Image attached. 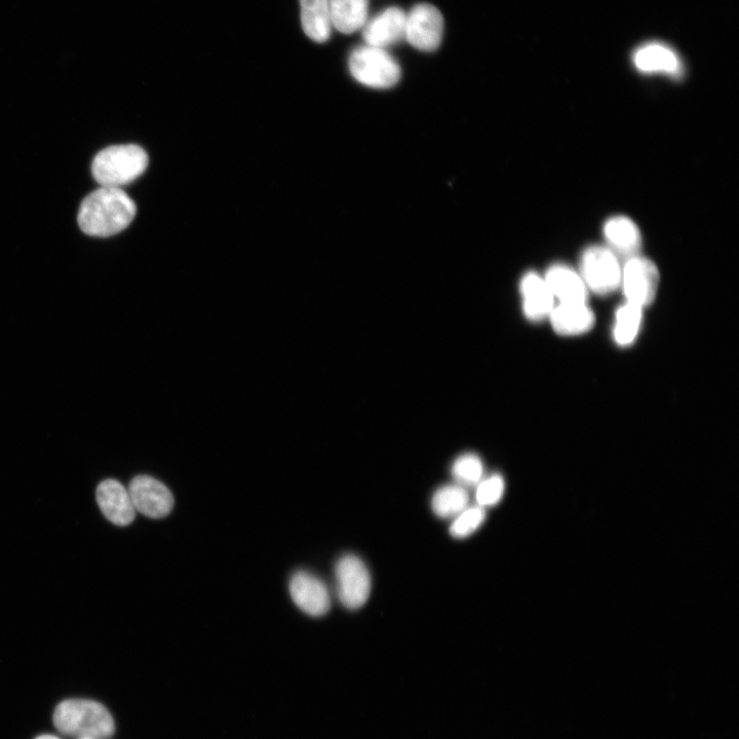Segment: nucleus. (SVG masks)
Listing matches in <instances>:
<instances>
[{
  "label": "nucleus",
  "instance_id": "obj_10",
  "mask_svg": "<svg viewBox=\"0 0 739 739\" xmlns=\"http://www.w3.org/2000/svg\"><path fill=\"white\" fill-rule=\"evenodd\" d=\"M296 606L310 616H323L331 608V598L325 583L306 571L296 572L289 585Z\"/></svg>",
  "mask_w": 739,
  "mask_h": 739
},
{
  "label": "nucleus",
  "instance_id": "obj_11",
  "mask_svg": "<svg viewBox=\"0 0 739 739\" xmlns=\"http://www.w3.org/2000/svg\"><path fill=\"white\" fill-rule=\"evenodd\" d=\"M99 508L105 518L116 526H128L136 517V510L128 489L119 481L107 479L96 491Z\"/></svg>",
  "mask_w": 739,
  "mask_h": 739
},
{
  "label": "nucleus",
  "instance_id": "obj_13",
  "mask_svg": "<svg viewBox=\"0 0 739 739\" xmlns=\"http://www.w3.org/2000/svg\"><path fill=\"white\" fill-rule=\"evenodd\" d=\"M523 298V313L533 322L550 318L555 307V298L543 277L528 272L520 284Z\"/></svg>",
  "mask_w": 739,
  "mask_h": 739
},
{
  "label": "nucleus",
  "instance_id": "obj_21",
  "mask_svg": "<svg viewBox=\"0 0 739 739\" xmlns=\"http://www.w3.org/2000/svg\"><path fill=\"white\" fill-rule=\"evenodd\" d=\"M470 496L460 485H449L439 489L432 501L435 514L440 518H453L468 508Z\"/></svg>",
  "mask_w": 739,
  "mask_h": 739
},
{
  "label": "nucleus",
  "instance_id": "obj_6",
  "mask_svg": "<svg viewBox=\"0 0 739 739\" xmlns=\"http://www.w3.org/2000/svg\"><path fill=\"white\" fill-rule=\"evenodd\" d=\"M659 270L650 259L636 255L622 265L620 288L626 302L645 308L651 305L659 287Z\"/></svg>",
  "mask_w": 739,
  "mask_h": 739
},
{
  "label": "nucleus",
  "instance_id": "obj_12",
  "mask_svg": "<svg viewBox=\"0 0 739 739\" xmlns=\"http://www.w3.org/2000/svg\"><path fill=\"white\" fill-rule=\"evenodd\" d=\"M407 15L393 7L383 11L364 25L363 37L367 46L384 49L405 37Z\"/></svg>",
  "mask_w": 739,
  "mask_h": 739
},
{
  "label": "nucleus",
  "instance_id": "obj_2",
  "mask_svg": "<svg viewBox=\"0 0 739 739\" xmlns=\"http://www.w3.org/2000/svg\"><path fill=\"white\" fill-rule=\"evenodd\" d=\"M53 721L61 733L80 739H108L115 731L109 711L88 699L64 700L56 708Z\"/></svg>",
  "mask_w": 739,
  "mask_h": 739
},
{
  "label": "nucleus",
  "instance_id": "obj_19",
  "mask_svg": "<svg viewBox=\"0 0 739 739\" xmlns=\"http://www.w3.org/2000/svg\"><path fill=\"white\" fill-rule=\"evenodd\" d=\"M332 26L350 34L367 23L369 0H329Z\"/></svg>",
  "mask_w": 739,
  "mask_h": 739
},
{
  "label": "nucleus",
  "instance_id": "obj_1",
  "mask_svg": "<svg viewBox=\"0 0 739 739\" xmlns=\"http://www.w3.org/2000/svg\"><path fill=\"white\" fill-rule=\"evenodd\" d=\"M136 212L135 203L123 189L101 186L84 200L77 220L86 235L108 238L125 230Z\"/></svg>",
  "mask_w": 739,
  "mask_h": 739
},
{
  "label": "nucleus",
  "instance_id": "obj_24",
  "mask_svg": "<svg viewBox=\"0 0 739 739\" xmlns=\"http://www.w3.org/2000/svg\"><path fill=\"white\" fill-rule=\"evenodd\" d=\"M504 480L499 475H494L479 483L476 499L480 507H493L497 504L504 493Z\"/></svg>",
  "mask_w": 739,
  "mask_h": 739
},
{
  "label": "nucleus",
  "instance_id": "obj_14",
  "mask_svg": "<svg viewBox=\"0 0 739 739\" xmlns=\"http://www.w3.org/2000/svg\"><path fill=\"white\" fill-rule=\"evenodd\" d=\"M608 248L618 257L627 259L639 255L642 247V233L639 226L627 216H614L603 227Z\"/></svg>",
  "mask_w": 739,
  "mask_h": 739
},
{
  "label": "nucleus",
  "instance_id": "obj_5",
  "mask_svg": "<svg viewBox=\"0 0 739 739\" xmlns=\"http://www.w3.org/2000/svg\"><path fill=\"white\" fill-rule=\"evenodd\" d=\"M622 265L619 257L608 247L591 246L580 259V276L589 291L601 296L620 288Z\"/></svg>",
  "mask_w": 739,
  "mask_h": 739
},
{
  "label": "nucleus",
  "instance_id": "obj_25",
  "mask_svg": "<svg viewBox=\"0 0 739 739\" xmlns=\"http://www.w3.org/2000/svg\"><path fill=\"white\" fill-rule=\"evenodd\" d=\"M35 739H60V738H58L57 736H54V735L46 734V735L38 736Z\"/></svg>",
  "mask_w": 739,
  "mask_h": 739
},
{
  "label": "nucleus",
  "instance_id": "obj_23",
  "mask_svg": "<svg viewBox=\"0 0 739 739\" xmlns=\"http://www.w3.org/2000/svg\"><path fill=\"white\" fill-rule=\"evenodd\" d=\"M486 513L484 508H466L452 523L450 533L455 538H466L476 532L484 523Z\"/></svg>",
  "mask_w": 739,
  "mask_h": 739
},
{
  "label": "nucleus",
  "instance_id": "obj_7",
  "mask_svg": "<svg viewBox=\"0 0 739 739\" xmlns=\"http://www.w3.org/2000/svg\"><path fill=\"white\" fill-rule=\"evenodd\" d=\"M337 593L350 610L362 608L371 593V576L364 562L354 555L343 556L335 568Z\"/></svg>",
  "mask_w": 739,
  "mask_h": 739
},
{
  "label": "nucleus",
  "instance_id": "obj_15",
  "mask_svg": "<svg viewBox=\"0 0 739 739\" xmlns=\"http://www.w3.org/2000/svg\"><path fill=\"white\" fill-rule=\"evenodd\" d=\"M546 280L553 296L560 303H588L589 289L579 272L564 264L549 268Z\"/></svg>",
  "mask_w": 739,
  "mask_h": 739
},
{
  "label": "nucleus",
  "instance_id": "obj_8",
  "mask_svg": "<svg viewBox=\"0 0 739 739\" xmlns=\"http://www.w3.org/2000/svg\"><path fill=\"white\" fill-rule=\"evenodd\" d=\"M443 33L444 18L432 5H417L406 18L405 38L417 50L436 51L442 43Z\"/></svg>",
  "mask_w": 739,
  "mask_h": 739
},
{
  "label": "nucleus",
  "instance_id": "obj_20",
  "mask_svg": "<svg viewBox=\"0 0 739 739\" xmlns=\"http://www.w3.org/2000/svg\"><path fill=\"white\" fill-rule=\"evenodd\" d=\"M643 322V308L626 302L615 315L613 338L617 345L627 347L635 342Z\"/></svg>",
  "mask_w": 739,
  "mask_h": 739
},
{
  "label": "nucleus",
  "instance_id": "obj_17",
  "mask_svg": "<svg viewBox=\"0 0 739 739\" xmlns=\"http://www.w3.org/2000/svg\"><path fill=\"white\" fill-rule=\"evenodd\" d=\"M554 330L562 336H578L590 332L596 317L588 303H560L549 318Z\"/></svg>",
  "mask_w": 739,
  "mask_h": 739
},
{
  "label": "nucleus",
  "instance_id": "obj_4",
  "mask_svg": "<svg viewBox=\"0 0 739 739\" xmlns=\"http://www.w3.org/2000/svg\"><path fill=\"white\" fill-rule=\"evenodd\" d=\"M349 70L355 79L370 88L390 89L401 79V67L384 49L363 46L349 57Z\"/></svg>",
  "mask_w": 739,
  "mask_h": 739
},
{
  "label": "nucleus",
  "instance_id": "obj_22",
  "mask_svg": "<svg viewBox=\"0 0 739 739\" xmlns=\"http://www.w3.org/2000/svg\"><path fill=\"white\" fill-rule=\"evenodd\" d=\"M452 474L461 485L474 486L482 481L484 465L475 454H464L458 457L452 466Z\"/></svg>",
  "mask_w": 739,
  "mask_h": 739
},
{
  "label": "nucleus",
  "instance_id": "obj_3",
  "mask_svg": "<svg viewBox=\"0 0 739 739\" xmlns=\"http://www.w3.org/2000/svg\"><path fill=\"white\" fill-rule=\"evenodd\" d=\"M148 162L146 151L138 145L110 146L96 155L92 173L102 187L121 188L139 178Z\"/></svg>",
  "mask_w": 739,
  "mask_h": 739
},
{
  "label": "nucleus",
  "instance_id": "obj_18",
  "mask_svg": "<svg viewBox=\"0 0 739 739\" xmlns=\"http://www.w3.org/2000/svg\"><path fill=\"white\" fill-rule=\"evenodd\" d=\"M300 6L304 33L314 42H327L332 29L329 0H300Z\"/></svg>",
  "mask_w": 739,
  "mask_h": 739
},
{
  "label": "nucleus",
  "instance_id": "obj_16",
  "mask_svg": "<svg viewBox=\"0 0 739 739\" xmlns=\"http://www.w3.org/2000/svg\"><path fill=\"white\" fill-rule=\"evenodd\" d=\"M636 68L643 73H663L681 76L683 64L678 54L661 43H649L637 49L633 55Z\"/></svg>",
  "mask_w": 739,
  "mask_h": 739
},
{
  "label": "nucleus",
  "instance_id": "obj_9",
  "mask_svg": "<svg viewBox=\"0 0 739 739\" xmlns=\"http://www.w3.org/2000/svg\"><path fill=\"white\" fill-rule=\"evenodd\" d=\"M136 512L151 519L169 516L174 508V496L161 481L150 476L135 477L128 488Z\"/></svg>",
  "mask_w": 739,
  "mask_h": 739
}]
</instances>
